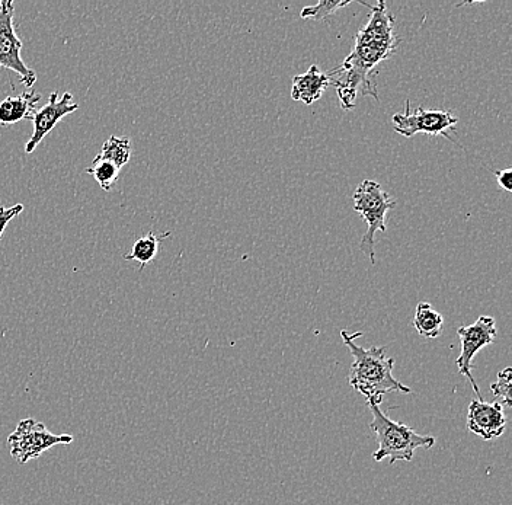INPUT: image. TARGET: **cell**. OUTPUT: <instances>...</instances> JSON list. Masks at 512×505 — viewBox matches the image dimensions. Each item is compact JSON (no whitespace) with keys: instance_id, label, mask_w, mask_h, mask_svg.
Listing matches in <instances>:
<instances>
[{"instance_id":"19","label":"cell","mask_w":512,"mask_h":505,"mask_svg":"<svg viewBox=\"0 0 512 505\" xmlns=\"http://www.w3.org/2000/svg\"><path fill=\"white\" fill-rule=\"evenodd\" d=\"M24 212V206L22 204H15L12 207L0 206V239H2L5 229L8 228L9 222L14 220L16 216H19Z\"/></svg>"},{"instance_id":"2","label":"cell","mask_w":512,"mask_h":505,"mask_svg":"<svg viewBox=\"0 0 512 505\" xmlns=\"http://www.w3.org/2000/svg\"><path fill=\"white\" fill-rule=\"evenodd\" d=\"M363 332L350 334L348 331H341L342 341L345 347L350 350L354 357L350 369L348 382L355 391L360 392L364 398L376 404H382L383 396L387 393L402 392L411 393V388L400 383L393 377V366L395 360L387 359L386 348L370 347L363 348L355 344V340L361 337Z\"/></svg>"},{"instance_id":"10","label":"cell","mask_w":512,"mask_h":505,"mask_svg":"<svg viewBox=\"0 0 512 505\" xmlns=\"http://www.w3.org/2000/svg\"><path fill=\"white\" fill-rule=\"evenodd\" d=\"M505 427H507V418L501 404L498 402L486 404L478 399L470 402L469 412H467V428L470 433L482 437L483 440L491 441L501 437Z\"/></svg>"},{"instance_id":"15","label":"cell","mask_w":512,"mask_h":505,"mask_svg":"<svg viewBox=\"0 0 512 505\" xmlns=\"http://www.w3.org/2000/svg\"><path fill=\"white\" fill-rule=\"evenodd\" d=\"M131 150L133 149L128 137L111 136L110 139L105 140L96 159L114 163L118 169H121L130 161Z\"/></svg>"},{"instance_id":"17","label":"cell","mask_w":512,"mask_h":505,"mask_svg":"<svg viewBox=\"0 0 512 505\" xmlns=\"http://www.w3.org/2000/svg\"><path fill=\"white\" fill-rule=\"evenodd\" d=\"M348 5H351V0H345V2H328V0H320V2L316 3L315 6H307V8H303L302 12H300V17L303 19H315V21H323L331 15H334L335 12H338L339 9L347 8Z\"/></svg>"},{"instance_id":"16","label":"cell","mask_w":512,"mask_h":505,"mask_svg":"<svg viewBox=\"0 0 512 505\" xmlns=\"http://www.w3.org/2000/svg\"><path fill=\"white\" fill-rule=\"evenodd\" d=\"M121 169H118L114 163L102 161V159H94L92 166L85 169L86 174L92 175L98 182L99 187L104 191H111L112 185L117 182L120 177Z\"/></svg>"},{"instance_id":"13","label":"cell","mask_w":512,"mask_h":505,"mask_svg":"<svg viewBox=\"0 0 512 505\" xmlns=\"http://www.w3.org/2000/svg\"><path fill=\"white\" fill-rule=\"evenodd\" d=\"M444 318L438 310L432 308L430 303H418L415 310L414 326L421 337L434 340L441 334Z\"/></svg>"},{"instance_id":"12","label":"cell","mask_w":512,"mask_h":505,"mask_svg":"<svg viewBox=\"0 0 512 505\" xmlns=\"http://www.w3.org/2000/svg\"><path fill=\"white\" fill-rule=\"evenodd\" d=\"M41 95L35 91H27L19 97H8L0 102V126H12L22 120H32L37 111Z\"/></svg>"},{"instance_id":"7","label":"cell","mask_w":512,"mask_h":505,"mask_svg":"<svg viewBox=\"0 0 512 505\" xmlns=\"http://www.w3.org/2000/svg\"><path fill=\"white\" fill-rule=\"evenodd\" d=\"M15 2L2 0L0 5V67L18 73L21 82L32 88L37 82V75L22 60V41L15 30Z\"/></svg>"},{"instance_id":"5","label":"cell","mask_w":512,"mask_h":505,"mask_svg":"<svg viewBox=\"0 0 512 505\" xmlns=\"http://www.w3.org/2000/svg\"><path fill=\"white\" fill-rule=\"evenodd\" d=\"M73 436L69 434H53L50 430L34 418H25L16 425L14 433L8 437L11 447V456L19 465H27L31 460L37 459L51 447L60 444H72Z\"/></svg>"},{"instance_id":"1","label":"cell","mask_w":512,"mask_h":505,"mask_svg":"<svg viewBox=\"0 0 512 505\" xmlns=\"http://www.w3.org/2000/svg\"><path fill=\"white\" fill-rule=\"evenodd\" d=\"M371 15L366 27L355 35L354 49L341 66L328 73L331 86L338 92L341 107L352 110L358 97H373L379 101L373 72L384 60L398 50L400 38L395 33V17L380 0L370 6Z\"/></svg>"},{"instance_id":"14","label":"cell","mask_w":512,"mask_h":505,"mask_svg":"<svg viewBox=\"0 0 512 505\" xmlns=\"http://www.w3.org/2000/svg\"><path fill=\"white\" fill-rule=\"evenodd\" d=\"M169 235H171L169 232L163 233L162 236L156 235L155 232L147 233L134 242L130 254L124 255V260L140 262V270H143L158 254L160 242L168 238Z\"/></svg>"},{"instance_id":"11","label":"cell","mask_w":512,"mask_h":505,"mask_svg":"<svg viewBox=\"0 0 512 505\" xmlns=\"http://www.w3.org/2000/svg\"><path fill=\"white\" fill-rule=\"evenodd\" d=\"M329 86H331V79L328 73H323L318 66L313 65L303 75L294 76L291 98L294 101L303 102L304 105H312L322 97Z\"/></svg>"},{"instance_id":"18","label":"cell","mask_w":512,"mask_h":505,"mask_svg":"<svg viewBox=\"0 0 512 505\" xmlns=\"http://www.w3.org/2000/svg\"><path fill=\"white\" fill-rule=\"evenodd\" d=\"M511 377L512 369L511 367H507V369H504L502 372L498 373V379H496V382L492 383L491 386V391L494 393L496 402L501 404L502 408L510 409L512 407Z\"/></svg>"},{"instance_id":"9","label":"cell","mask_w":512,"mask_h":505,"mask_svg":"<svg viewBox=\"0 0 512 505\" xmlns=\"http://www.w3.org/2000/svg\"><path fill=\"white\" fill-rule=\"evenodd\" d=\"M78 110L79 105L76 104L70 92H64L63 97L60 99L59 92H51L47 104L32 115L34 133H32L31 139L28 140L27 146H25V153L30 155V153L34 152L62 118Z\"/></svg>"},{"instance_id":"3","label":"cell","mask_w":512,"mask_h":505,"mask_svg":"<svg viewBox=\"0 0 512 505\" xmlns=\"http://www.w3.org/2000/svg\"><path fill=\"white\" fill-rule=\"evenodd\" d=\"M367 405L373 415L370 428L376 434L379 443V450L373 453L376 462H382L384 459H389L390 465H395L399 460L411 462L415 450L431 449L434 446V437L418 434L408 425L390 420L376 402L368 401Z\"/></svg>"},{"instance_id":"21","label":"cell","mask_w":512,"mask_h":505,"mask_svg":"<svg viewBox=\"0 0 512 505\" xmlns=\"http://www.w3.org/2000/svg\"><path fill=\"white\" fill-rule=\"evenodd\" d=\"M0 5H2V0H0Z\"/></svg>"},{"instance_id":"6","label":"cell","mask_w":512,"mask_h":505,"mask_svg":"<svg viewBox=\"0 0 512 505\" xmlns=\"http://www.w3.org/2000/svg\"><path fill=\"white\" fill-rule=\"evenodd\" d=\"M393 127L400 136L411 139L416 134H430V136H444L451 140L448 131L456 130L459 118L451 111H428L418 107L412 113L411 101L406 99L405 111L392 117Z\"/></svg>"},{"instance_id":"20","label":"cell","mask_w":512,"mask_h":505,"mask_svg":"<svg viewBox=\"0 0 512 505\" xmlns=\"http://www.w3.org/2000/svg\"><path fill=\"white\" fill-rule=\"evenodd\" d=\"M496 181L502 190L511 193L512 191V169H502V171H494Z\"/></svg>"},{"instance_id":"8","label":"cell","mask_w":512,"mask_h":505,"mask_svg":"<svg viewBox=\"0 0 512 505\" xmlns=\"http://www.w3.org/2000/svg\"><path fill=\"white\" fill-rule=\"evenodd\" d=\"M457 334H459L460 343H462V353L456 361L460 375L469 380L473 391L478 395V401H483L478 382L472 375L473 359L482 348L494 344L496 334H498L495 319L492 316H480L475 324L459 328Z\"/></svg>"},{"instance_id":"4","label":"cell","mask_w":512,"mask_h":505,"mask_svg":"<svg viewBox=\"0 0 512 505\" xmlns=\"http://www.w3.org/2000/svg\"><path fill=\"white\" fill-rule=\"evenodd\" d=\"M395 207L396 201L383 190L379 182L366 180L355 190L354 210L367 223V232L361 239L360 249L371 264H376L374 236L377 232H387L386 216Z\"/></svg>"}]
</instances>
